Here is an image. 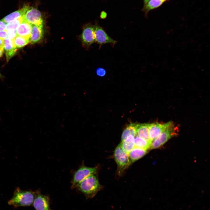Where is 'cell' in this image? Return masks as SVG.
I'll list each match as a JSON object with an SVG mask.
<instances>
[{"label": "cell", "instance_id": "cell-1", "mask_svg": "<svg viewBox=\"0 0 210 210\" xmlns=\"http://www.w3.org/2000/svg\"><path fill=\"white\" fill-rule=\"evenodd\" d=\"M96 174L87 177L81 181L76 188L84 194L87 199L93 198L102 188Z\"/></svg>", "mask_w": 210, "mask_h": 210}, {"label": "cell", "instance_id": "cell-2", "mask_svg": "<svg viewBox=\"0 0 210 210\" xmlns=\"http://www.w3.org/2000/svg\"><path fill=\"white\" fill-rule=\"evenodd\" d=\"M35 195V191L24 190L17 187L8 203L9 205L16 208L30 206L33 205Z\"/></svg>", "mask_w": 210, "mask_h": 210}, {"label": "cell", "instance_id": "cell-3", "mask_svg": "<svg viewBox=\"0 0 210 210\" xmlns=\"http://www.w3.org/2000/svg\"><path fill=\"white\" fill-rule=\"evenodd\" d=\"M98 169L97 167H87L83 163L77 170L73 173L71 180V189L76 188L81 181L88 176L96 174Z\"/></svg>", "mask_w": 210, "mask_h": 210}, {"label": "cell", "instance_id": "cell-4", "mask_svg": "<svg viewBox=\"0 0 210 210\" xmlns=\"http://www.w3.org/2000/svg\"><path fill=\"white\" fill-rule=\"evenodd\" d=\"M114 155L118 173L121 174L131 164L128 154L123 150L120 144L115 149Z\"/></svg>", "mask_w": 210, "mask_h": 210}, {"label": "cell", "instance_id": "cell-5", "mask_svg": "<svg viewBox=\"0 0 210 210\" xmlns=\"http://www.w3.org/2000/svg\"><path fill=\"white\" fill-rule=\"evenodd\" d=\"M95 42L102 46L107 43H110L113 46L117 41L112 38L107 34L103 28L97 23L94 26Z\"/></svg>", "mask_w": 210, "mask_h": 210}, {"label": "cell", "instance_id": "cell-6", "mask_svg": "<svg viewBox=\"0 0 210 210\" xmlns=\"http://www.w3.org/2000/svg\"><path fill=\"white\" fill-rule=\"evenodd\" d=\"M176 133L175 128L172 124L152 142L150 149H155L160 147L175 135Z\"/></svg>", "mask_w": 210, "mask_h": 210}, {"label": "cell", "instance_id": "cell-7", "mask_svg": "<svg viewBox=\"0 0 210 210\" xmlns=\"http://www.w3.org/2000/svg\"><path fill=\"white\" fill-rule=\"evenodd\" d=\"M24 21L29 24L43 26V20L41 14L38 9L31 7L23 16Z\"/></svg>", "mask_w": 210, "mask_h": 210}, {"label": "cell", "instance_id": "cell-8", "mask_svg": "<svg viewBox=\"0 0 210 210\" xmlns=\"http://www.w3.org/2000/svg\"><path fill=\"white\" fill-rule=\"evenodd\" d=\"M36 195L33 205L36 210H52L50 200L47 195H43L39 190L35 191Z\"/></svg>", "mask_w": 210, "mask_h": 210}, {"label": "cell", "instance_id": "cell-9", "mask_svg": "<svg viewBox=\"0 0 210 210\" xmlns=\"http://www.w3.org/2000/svg\"><path fill=\"white\" fill-rule=\"evenodd\" d=\"M173 122L169 121L164 123H155L149 124V134L152 142L156 138L166 129L172 125Z\"/></svg>", "mask_w": 210, "mask_h": 210}, {"label": "cell", "instance_id": "cell-10", "mask_svg": "<svg viewBox=\"0 0 210 210\" xmlns=\"http://www.w3.org/2000/svg\"><path fill=\"white\" fill-rule=\"evenodd\" d=\"M81 38L83 43L87 47L95 42L94 26L88 24L85 27L82 32Z\"/></svg>", "mask_w": 210, "mask_h": 210}, {"label": "cell", "instance_id": "cell-11", "mask_svg": "<svg viewBox=\"0 0 210 210\" xmlns=\"http://www.w3.org/2000/svg\"><path fill=\"white\" fill-rule=\"evenodd\" d=\"M32 31L29 38L30 43L32 44L38 42L43 35V26L31 24Z\"/></svg>", "mask_w": 210, "mask_h": 210}, {"label": "cell", "instance_id": "cell-12", "mask_svg": "<svg viewBox=\"0 0 210 210\" xmlns=\"http://www.w3.org/2000/svg\"><path fill=\"white\" fill-rule=\"evenodd\" d=\"M17 48L13 40L7 38L4 39V49L5 51L6 60L8 62L15 54Z\"/></svg>", "mask_w": 210, "mask_h": 210}, {"label": "cell", "instance_id": "cell-13", "mask_svg": "<svg viewBox=\"0 0 210 210\" xmlns=\"http://www.w3.org/2000/svg\"><path fill=\"white\" fill-rule=\"evenodd\" d=\"M30 7L25 5L22 8L9 14L1 20L6 24L13 20L22 17Z\"/></svg>", "mask_w": 210, "mask_h": 210}, {"label": "cell", "instance_id": "cell-14", "mask_svg": "<svg viewBox=\"0 0 210 210\" xmlns=\"http://www.w3.org/2000/svg\"><path fill=\"white\" fill-rule=\"evenodd\" d=\"M136 135L151 143L149 134V124H138L136 125Z\"/></svg>", "mask_w": 210, "mask_h": 210}, {"label": "cell", "instance_id": "cell-15", "mask_svg": "<svg viewBox=\"0 0 210 210\" xmlns=\"http://www.w3.org/2000/svg\"><path fill=\"white\" fill-rule=\"evenodd\" d=\"M31 24L24 21L19 25L16 30L17 35L30 38L32 31Z\"/></svg>", "mask_w": 210, "mask_h": 210}, {"label": "cell", "instance_id": "cell-16", "mask_svg": "<svg viewBox=\"0 0 210 210\" xmlns=\"http://www.w3.org/2000/svg\"><path fill=\"white\" fill-rule=\"evenodd\" d=\"M147 150L135 147L128 153L129 158L131 163L141 158L147 153Z\"/></svg>", "mask_w": 210, "mask_h": 210}, {"label": "cell", "instance_id": "cell-17", "mask_svg": "<svg viewBox=\"0 0 210 210\" xmlns=\"http://www.w3.org/2000/svg\"><path fill=\"white\" fill-rule=\"evenodd\" d=\"M164 1L163 0H149L144 4L142 11L146 17L147 16L148 12L160 6Z\"/></svg>", "mask_w": 210, "mask_h": 210}, {"label": "cell", "instance_id": "cell-18", "mask_svg": "<svg viewBox=\"0 0 210 210\" xmlns=\"http://www.w3.org/2000/svg\"><path fill=\"white\" fill-rule=\"evenodd\" d=\"M134 139V136L130 135L120 144L123 150L128 154L135 147Z\"/></svg>", "mask_w": 210, "mask_h": 210}, {"label": "cell", "instance_id": "cell-19", "mask_svg": "<svg viewBox=\"0 0 210 210\" xmlns=\"http://www.w3.org/2000/svg\"><path fill=\"white\" fill-rule=\"evenodd\" d=\"M136 124H131L124 129L122 134V141L130 135H132L135 137L136 135Z\"/></svg>", "mask_w": 210, "mask_h": 210}, {"label": "cell", "instance_id": "cell-20", "mask_svg": "<svg viewBox=\"0 0 210 210\" xmlns=\"http://www.w3.org/2000/svg\"><path fill=\"white\" fill-rule=\"evenodd\" d=\"M134 143L135 147L146 150L150 149L151 143L137 135L134 137Z\"/></svg>", "mask_w": 210, "mask_h": 210}, {"label": "cell", "instance_id": "cell-21", "mask_svg": "<svg viewBox=\"0 0 210 210\" xmlns=\"http://www.w3.org/2000/svg\"><path fill=\"white\" fill-rule=\"evenodd\" d=\"M13 43L17 48H21L30 43L29 38L17 35L13 40Z\"/></svg>", "mask_w": 210, "mask_h": 210}, {"label": "cell", "instance_id": "cell-22", "mask_svg": "<svg viewBox=\"0 0 210 210\" xmlns=\"http://www.w3.org/2000/svg\"><path fill=\"white\" fill-rule=\"evenodd\" d=\"M23 21L22 17L8 23L6 24L5 31H16L18 27Z\"/></svg>", "mask_w": 210, "mask_h": 210}, {"label": "cell", "instance_id": "cell-23", "mask_svg": "<svg viewBox=\"0 0 210 210\" xmlns=\"http://www.w3.org/2000/svg\"><path fill=\"white\" fill-rule=\"evenodd\" d=\"M6 32L8 35L7 38L13 40L17 36L16 31H9Z\"/></svg>", "mask_w": 210, "mask_h": 210}, {"label": "cell", "instance_id": "cell-24", "mask_svg": "<svg viewBox=\"0 0 210 210\" xmlns=\"http://www.w3.org/2000/svg\"><path fill=\"white\" fill-rule=\"evenodd\" d=\"M97 74L99 76H103L106 74V71L103 68H98L96 70Z\"/></svg>", "mask_w": 210, "mask_h": 210}, {"label": "cell", "instance_id": "cell-25", "mask_svg": "<svg viewBox=\"0 0 210 210\" xmlns=\"http://www.w3.org/2000/svg\"><path fill=\"white\" fill-rule=\"evenodd\" d=\"M6 23L1 20H0V31H5Z\"/></svg>", "mask_w": 210, "mask_h": 210}, {"label": "cell", "instance_id": "cell-26", "mask_svg": "<svg viewBox=\"0 0 210 210\" xmlns=\"http://www.w3.org/2000/svg\"><path fill=\"white\" fill-rule=\"evenodd\" d=\"M7 33L6 31H0V38L4 39L7 38Z\"/></svg>", "mask_w": 210, "mask_h": 210}, {"label": "cell", "instance_id": "cell-27", "mask_svg": "<svg viewBox=\"0 0 210 210\" xmlns=\"http://www.w3.org/2000/svg\"><path fill=\"white\" fill-rule=\"evenodd\" d=\"M4 39L0 38V48L4 49Z\"/></svg>", "mask_w": 210, "mask_h": 210}, {"label": "cell", "instance_id": "cell-28", "mask_svg": "<svg viewBox=\"0 0 210 210\" xmlns=\"http://www.w3.org/2000/svg\"><path fill=\"white\" fill-rule=\"evenodd\" d=\"M4 52V49L0 48V58H1L3 55Z\"/></svg>", "mask_w": 210, "mask_h": 210}, {"label": "cell", "instance_id": "cell-29", "mask_svg": "<svg viewBox=\"0 0 210 210\" xmlns=\"http://www.w3.org/2000/svg\"><path fill=\"white\" fill-rule=\"evenodd\" d=\"M149 0H143L144 3V4L146 3Z\"/></svg>", "mask_w": 210, "mask_h": 210}, {"label": "cell", "instance_id": "cell-30", "mask_svg": "<svg viewBox=\"0 0 210 210\" xmlns=\"http://www.w3.org/2000/svg\"><path fill=\"white\" fill-rule=\"evenodd\" d=\"M4 78L3 76L0 73V78L1 79H2Z\"/></svg>", "mask_w": 210, "mask_h": 210}, {"label": "cell", "instance_id": "cell-31", "mask_svg": "<svg viewBox=\"0 0 210 210\" xmlns=\"http://www.w3.org/2000/svg\"><path fill=\"white\" fill-rule=\"evenodd\" d=\"M163 0L164 1H166L167 0Z\"/></svg>", "mask_w": 210, "mask_h": 210}, {"label": "cell", "instance_id": "cell-32", "mask_svg": "<svg viewBox=\"0 0 210 210\" xmlns=\"http://www.w3.org/2000/svg\"></svg>", "mask_w": 210, "mask_h": 210}]
</instances>
